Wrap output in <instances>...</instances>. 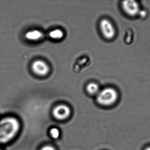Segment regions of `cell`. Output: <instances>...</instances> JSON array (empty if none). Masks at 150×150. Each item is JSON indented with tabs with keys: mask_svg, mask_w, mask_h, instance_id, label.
<instances>
[{
	"mask_svg": "<svg viewBox=\"0 0 150 150\" xmlns=\"http://www.w3.org/2000/svg\"><path fill=\"white\" fill-rule=\"evenodd\" d=\"M19 127L18 121L13 117H8L0 121V144L11 141L18 132Z\"/></svg>",
	"mask_w": 150,
	"mask_h": 150,
	"instance_id": "6da1fadb",
	"label": "cell"
},
{
	"mask_svg": "<svg viewBox=\"0 0 150 150\" xmlns=\"http://www.w3.org/2000/svg\"><path fill=\"white\" fill-rule=\"evenodd\" d=\"M119 97L117 91L113 88H106L99 92L97 100L100 105L109 106L115 104Z\"/></svg>",
	"mask_w": 150,
	"mask_h": 150,
	"instance_id": "7a4b0ae2",
	"label": "cell"
},
{
	"mask_svg": "<svg viewBox=\"0 0 150 150\" xmlns=\"http://www.w3.org/2000/svg\"><path fill=\"white\" fill-rule=\"evenodd\" d=\"M121 6L124 13L130 17H135L138 16L141 11L139 3L135 1H122Z\"/></svg>",
	"mask_w": 150,
	"mask_h": 150,
	"instance_id": "3957f363",
	"label": "cell"
},
{
	"mask_svg": "<svg viewBox=\"0 0 150 150\" xmlns=\"http://www.w3.org/2000/svg\"><path fill=\"white\" fill-rule=\"evenodd\" d=\"M100 27L103 36L107 39H112L116 34L115 28L111 21L107 19H102L100 23Z\"/></svg>",
	"mask_w": 150,
	"mask_h": 150,
	"instance_id": "277c9868",
	"label": "cell"
},
{
	"mask_svg": "<svg viewBox=\"0 0 150 150\" xmlns=\"http://www.w3.org/2000/svg\"><path fill=\"white\" fill-rule=\"evenodd\" d=\"M32 70L36 75L40 76L46 75L50 71L48 65L44 61L37 60L32 64Z\"/></svg>",
	"mask_w": 150,
	"mask_h": 150,
	"instance_id": "5b68a950",
	"label": "cell"
},
{
	"mask_svg": "<svg viewBox=\"0 0 150 150\" xmlns=\"http://www.w3.org/2000/svg\"><path fill=\"white\" fill-rule=\"evenodd\" d=\"M70 113L69 108L66 105L56 107L53 111L54 116L58 119H64L67 118Z\"/></svg>",
	"mask_w": 150,
	"mask_h": 150,
	"instance_id": "8992f818",
	"label": "cell"
},
{
	"mask_svg": "<svg viewBox=\"0 0 150 150\" xmlns=\"http://www.w3.org/2000/svg\"><path fill=\"white\" fill-rule=\"evenodd\" d=\"M44 34L41 31L38 30H33L29 31L25 34L26 39L30 41H38L43 38Z\"/></svg>",
	"mask_w": 150,
	"mask_h": 150,
	"instance_id": "52a82bcc",
	"label": "cell"
},
{
	"mask_svg": "<svg viewBox=\"0 0 150 150\" xmlns=\"http://www.w3.org/2000/svg\"><path fill=\"white\" fill-rule=\"evenodd\" d=\"M49 36L53 39L60 40L64 37V34L61 30L56 29L51 31L49 33Z\"/></svg>",
	"mask_w": 150,
	"mask_h": 150,
	"instance_id": "ba28073f",
	"label": "cell"
},
{
	"mask_svg": "<svg viewBox=\"0 0 150 150\" xmlns=\"http://www.w3.org/2000/svg\"><path fill=\"white\" fill-rule=\"evenodd\" d=\"M99 87L97 84L95 83H89L86 86V90L88 93L92 95L97 94L98 93Z\"/></svg>",
	"mask_w": 150,
	"mask_h": 150,
	"instance_id": "9c48e42d",
	"label": "cell"
},
{
	"mask_svg": "<svg viewBox=\"0 0 150 150\" xmlns=\"http://www.w3.org/2000/svg\"><path fill=\"white\" fill-rule=\"evenodd\" d=\"M50 134L53 138H57L59 136V131L56 128L52 129L50 131Z\"/></svg>",
	"mask_w": 150,
	"mask_h": 150,
	"instance_id": "30bf717a",
	"label": "cell"
},
{
	"mask_svg": "<svg viewBox=\"0 0 150 150\" xmlns=\"http://www.w3.org/2000/svg\"><path fill=\"white\" fill-rule=\"evenodd\" d=\"M41 150H55L51 146H47L44 147Z\"/></svg>",
	"mask_w": 150,
	"mask_h": 150,
	"instance_id": "8fae6325",
	"label": "cell"
},
{
	"mask_svg": "<svg viewBox=\"0 0 150 150\" xmlns=\"http://www.w3.org/2000/svg\"><path fill=\"white\" fill-rule=\"evenodd\" d=\"M143 150H150V144L145 146Z\"/></svg>",
	"mask_w": 150,
	"mask_h": 150,
	"instance_id": "7c38bea8",
	"label": "cell"
},
{
	"mask_svg": "<svg viewBox=\"0 0 150 150\" xmlns=\"http://www.w3.org/2000/svg\"><path fill=\"white\" fill-rule=\"evenodd\" d=\"M0 150H1V149H0Z\"/></svg>",
	"mask_w": 150,
	"mask_h": 150,
	"instance_id": "4fadbf2b",
	"label": "cell"
}]
</instances>
